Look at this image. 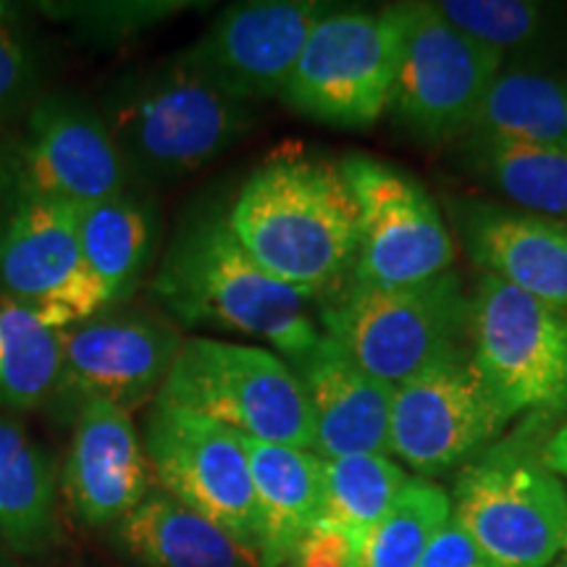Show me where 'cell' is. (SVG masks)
Masks as SVG:
<instances>
[{
  "mask_svg": "<svg viewBox=\"0 0 567 567\" xmlns=\"http://www.w3.org/2000/svg\"><path fill=\"white\" fill-rule=\"evenodd\" d=\"M145 289L179 329L258 339L289 365L321 342L318 305L255 264L234 237L229 210L216 203L184 213Z\"/></svg>",
  "mask_w": 567,
  "mask_h": 567,
  "instance_id": "1",
  "label": "cell"
},
{
  "mask_svg": "<svg viewBox=\"0 0 567 567\" xmlns=\"http://www.w3.org/2000/svg\"><path fill=\"white\" fill-rule=\"evenodd\" d=\"M229 224L255 264L316 305L352 279L360 213L339 161L302 147L271 153L234 195Z\"/></svg>",
  "mask_w": 567,
  "mask_h": 567,
  "instance_id": "2",
  "label": "cell"
},
{
  "mask_svg": "<svg viewBox=\"0 0 567 567\" xmlns=\"http://www.w3.org/2000/svg\"><path fill=\"white\" fill-rule=\"evenodd\" d=\"M97 109L134 184L151 189L231 151L255 126L260 105L229 95L172 55L118 76Z\"/></svg>",
  "mask_w": 567,
  "mask_h": 567,
  "instance_id": "3",
  "label": "cell"
},
{
  "mask_svg": "<svg viewBox=\"0 0 567 567\" xmlns=\"http://www.w3.org/2000/svg\"><path fill=\"white\" fill-rule=\"evenodd\" d=\"M557 425L523 417L455 481L452 517L496 567H549L567 547V488L544 460Z\"/></svg>",
  "mask_w": 567,
  "mask_h": 567,
  "instance_id": "4",
  "label": "cell"
},
{
  "mask_svg": "<svg viewBox=\"0 0 567 567\" xmlns=\"http://www.w3.org/2000/svg\"><path fill=\"white\" fill-rule=\"evenodd\" d=\"M318 323L363 371L400 386L471 347V295L455 268L402 287L350 281L318 305Z\"/></svg>",
  "mask_w": 567,
  "mask_h": 567,
  "instance_id": "5",
  "label": "cell"
},
{
  "mask_svg": "<svg viewBox=\"0 0 567 567\" xmlns=\"http://www.w3.org/2000/svg\"><path fill=\"white\" fill-rule=\"evenodd\" d=\"M155 402L205 415L255 442L313 452L300 375L268 347L184 339Z\"/></svg>",
  "mask_w": 567,
  "mask_h": 567,
  "instance_id": "6",
  "label": "cell"
},
{
  "mask_svg": "<svg viewBox=\"0 0 567 567\" xmlns=\"http://www.w3.org/2000/svg\"><path fill=\"white\" fill-rule=\"evenodd\" d=\"M408 32V6L331 9L305 42L279 101L297 116L368 130L389 113Z\"/></svg>",
  "mask_w": 567,
  "mask_h": 567,
  "instance_id": "7",
  "label": "cell"
},
{
  "mask_svg": "<svg viewBox=\"0 0 567 567\" xmlns=\"http://www.w3.org/2000/svg\"><path fill=\"white\" fill-rule=\"evenodd\" d=\"M471 352L509 421H565V313L492 274H481L471 289Z\"/></svg>",
  "mask_w": 567,
  "mask_h": 567,
  "instance_id": "8",
  "label": "cell"
},
{
  "mask_svg": "<svg viewBox=\"0 0 567 567\" xmlns=\"http://www.w3.org/2000/svg\"><path fill=\"white\" fill-rule=\"evenodd\" d=\"M61 373L48 410L74 421L92 400L126 410L151 408L184 344L182 329L153 305H111L59 331Z\"/></svg>",
  "mask_w": 567,
  "mask_h": 567,
  "instance_id": "9",
  "label": "cell"
},
{
  "mask_svg": "<svg viewBox=\"0 0 567 567\" xmlns=\"http://www.w3.org/2000/svg\"><path fill=\"white\" fill-rule=\"evenodd\" d=\"M0 302L32 310L55 331L111 308L82 260L80 205L13 184L0 200Z\"/></svg>",
  "mask_w": 567,
  "mask_h": 567,
  "instance_id": "10",
  "label": "cell"
},
{
  "mask_svg": "<svg viewBox=\"0 0 567 567\" xmlns=\"http://www.w3.org/2000/svg\"><path fill=\"white\" fill-rule=\"evenodd\" d=\"M161 488L258 557V505L243 436L210 417L153 402L142 434ZM258 563V559H255Z\"/></svg>",
  "mask_w": 567,
  "mask_h": 567,
  "instance_id": "11",
  "label": "cell"
},
{
  "mask_svg": "<svg viewBox=\"0 0 567 567\" xmlns=\"http://www.w3.org/2000/svg\"><path fill=\"white\" fill-rule=\"evenodd\" d=\"M502 66L499 53L460 34L431 3H410L389 113L421 145L467 137Z\"/></svg>",
  "mask_w": 567,
  "mask_h": 567,
  "instance_id": "12",
  "label": "cell"
},
{
  "mask_svg": "<svg viewBox=\"0 0 567 567\" xmlns=\"http://www.w3.org/2000/svg\"><path fill=\"white\" fill-rule=\"evenodd\" d=\"M339 166L360 213L358 264L350 281L402 287L452 271L455 234L421 182L371 155L352 153Z\"/></svg>",
  "mask_w": 567,
  "mask_h": 567,
  "instance_id": "13",
  "label": "cell"
},
{
  "mask_svg": "<svg viewBox=\"0 0 567 567\" xmlns=\"http://www.w3.org/2000/svg\"><path fill=\"white\" fill-rule=\"evenodd\" d=\"M509 423L467 347L394 386L389 444L417 478H431L471 463Z\"/></svg>",
  "mask_w": 567,
  "mask_h": 567,
  "instance_id": "14",
  "label": "cell"
},
{
  "mask_svg": "<svg viewBox=\"0 0 567 567\" xmlns=\"http://www.w3.org/2000/svg\"><path fill=\"white\" fill-rule=\"evenodd\" d=\"M13 184L48 200L92 205L137 187L97 105L45 92L9 142Z\"/></svg>",
  "mask_w": 567,
  "mask_h": 567,
  "instance_id": "15",
  "label": "cell"
},
{
  "mask_svg": "<svg viewBox=\"0 0 567 567\" xmlns=\"http://www.w3.org/2000/svg\"><path fill=\"white\" fill-rule=\"evenodd\" d=\"M334 6L321 0H252L229 6L176 55L203 80L247 103L279 101L313 27Z\"/></svg>",
  "mask_w": 567,
  "mask_h": 567,
  "instance_id": "16",
  "label": "cell"
},
{
  "mask_svg": "<svg viewBox=\"0 0 567 567\" xmlns=\"http://www.w3.org/2000/svg\"><path fill=\"white\" fill-rule=\"evenodd\" d=\"M151 492V463L132 413L92 400L71 421L63 494L84 526L113 528Z\"/></svg>",
  "mask_w": 567,
  "mask_h": 567,
  "instance_id": "17",
  "label": "cell"
},
{
  "mask_svg": "<svg viewBox=\"0 0 567 567\" xmlns=\"http://www.w3.org/2000/svg\"><path fill=\"white\" fill-rule=\"evenodd\" d=\"M450 216L484 274L567 316V224L486 200H452Z\"/></svg>",
  "mask_w": 567,
  "mask_h": 567,
  "instance_id": "18",
  "label": "cell"
},
{
  "mask_svg": "<svg viewBox=\"0 0 567 567\" xmlns=\"http://www.w3.org/2000/svg\"><path fill=\"white\" fill-rule=\"evenodd\" d=\"M310 421H313V455L321 460L352 455H389L394 386L363 371L321 331V342L295 363Z\"/></svg>",
  "mask_w": 567,
  "mask_h": 567,
  "instance_id": "19",
  "label": "cell"
},
{
  "mask_svg": "<svg viewBox=\"0 0 567 567\" xmlns=\"http://www.w3.org/2000/svg\"><path fill=\"white\" fill-rule=\"evenodd\" d=\"M243 436V434H239ZM258 505V565L284 567L323 515V460L243 436Z\"/></svg>",
  "mask_w": 567,
  "mask_h": 567,
  "instance_id": "20",
  "label": "cell"
},
{
  "mask_svg": "<svg viewBox=\"0 0 567 567\" xmlns=\"http://www.w3.org/2000/svg\"><path fill=\"white\" fill-rule=\"evenodd\" d=\"M82 260L109 305L132 302L158 264L161 213L151 189L132 187L80 208Z\"/></svg>",
  "mask_w": 567,
  "mask_h": 567,
  "instance_id": "21",
  "label": "cell"
},
{
  "mask_svg": "<svg viewBox=\"0 0 567 567\" xmlns=\"http://www.w3.org/2000/svg\"><path fill=\"white\" fill-rule=\"evenodd\" d=\"M111 536L122 557L137 567L258 565L221 528L161 486H151L145 499L111 528Z\"/></svg>",
  "mask_w": 567,
  "mask_h": 567,
  "instance_id": "22",
  "label": "cell"
},
{
  "mask_svg": "<svg viewBox=\"0 0 567 567\" xmlns=\"http://www.w3.org/2000/svg\"><path fill=\"white\" fill-rule=\"evenodd\" d=\"M59 481L19 413L0 410V549L38 555L55 538Z\"/></svg>",
  "mask_w": 567,
  "mask_h": 567,
  "instance_id": "23",
  "label": "cell"
},
{
  "mask_svg": "<svg viewBox=\"0 0 567 567\" xmlns=\"http://www.w3.org/2000/svg\"><path fill=\"white\" fill-rule=\"evenodd\" d=\"M471 134L567 153V76L502 66L488 84Z\"/></svg>",
  "mask_w": 567,
  "mask_h": 567,
  "instance_id": "24",
  "label": "cell"
},
{
  "mask_svg": "<svg viewBox=\"0 0 567 567\" xmlns=\"http://www.w3.org/2000/svg\"><path fill=\"white\" fill-rule=\"evenodd\" d=\"M465 155L473 174L507 197L513 208L567 224L565 151L471 134Z\"/></svg>",
  "mask_w": 567,
  "mask_h": 567,
  "instance_id": "25",
  "label": "cell"
},
{
  "mask_svg": "<svg viewBox=\"0 0 567 567\" xmlns=\"http://www.w3.org/2000/svg\"><path fill=\"white\" fill-rule=\"evenodd\" d=\"M59 373V331L21 305L0 302V410L24 413L48 408Z\"/></svg>",
  "mask_w": 567,
  "mask_h": 567,
  "instance_id": "26",
  "label": "cell"
},
{
  "mask_svg": "<svg viewBox=\"0 0 567 567\" xmlns=\"http://www.w3.org/2000/svg\"><path fill=\"white\" fill-rule=\"evenodd\" d=\"M452 517V496L429 478H408L394 505L352 551L350 567H417Z\"/></svg>",
  "mask_w": 567,
  "mask_h": 567,
  "instance_id": "27",
  "label": "cell"
},
{
  "mask_svg": "<svg viewBox=\"0 0 567 567\" xmlns=\"http://www.w3.org/2000/svg\"><path fill=\"white\" fill-rule=\"evenodd\" d=\"M405 484V467L396 465L389 455L323 460L321 520L342 530L352 547H358L368 530L389 513Z\"/></svg>",
  "mask_w": 567,
  "mask_h": 567,
  "instance_id": "28",
  "label": "cell"
},
{
  "mask_svg": "<svg viewBox=\"0 0 567 567\" xmlns=\"http://www.w3.org/2000/svg\"><path fill=\"white\" fill-rule=\"evenodd\" d=\"M42 17L66 24L92 45H124L163 21L193 9L187 0H51L34 6Z\"/></svg>",
  "mask_w": 567,
  "mask_h": 567,
  "instance_id": "29",
  "label": "cell"
},
{
  "mask_svg": "<svg viewBox=\"0 0 567 567\" xmlns=\"http://www.w3.org/2000/svg\"><path fill=\"white\" fill-rule=\"evenodd\" d=\"M446 24L505 59L544 32L549 9L530 0H439L431 3Z\"/></svg>",
  "mask_w": 567,
  "mask_h": 567,
  "instance_id": "30",
  "label": "cell"
},
{
  "mask_svg": "<svg viewBox=\"0 0 567 567\" xmlns=\"http://www.w3.org/2000/svg\"><path fill=\"white\" fill-rule=\"evenodd\" d=\"M45 55L19 24H0V134L24 124L45 95Z\"/></svg>",
  "mask_w": 567,
  "mask_h": 567,
  "instance_id": "31",
  "label": "cell"
},
{
  "mask_svg": "<svg viewBox=\"0 0 567 567\" xmlns=\"http://www.w3.org/2000/svg\"><path fill=\"white\" fill-rule=\"evenodd\" d=\"M417 567H496L455 517L446 520Z\"/></svg>",
  "mask_w": 567,
  "mask_h": 567,
  "instance_id": "32",
  "label": "cell"
},
{
  "mask_svg": "<svg viewBox=\"0 0 567 567\" xmlns=\"http://www.w3.org/2000/svg\"><path fill=\"white\" fill-rule=\"evenodd\" d=\"M352 542L342 530L318 520L313 530L302 538L292 557V567H350Z\"/></svg>",
  "mask_w": 567,
  "mask_h": 567,
  "instance_id": "33",
  "label": "cell"
},
{
  "mask_svg": "<svg viewBox=\"0 0 567 567\" xmlns=\"http://www.w3.org/2000/svg\"><path fill=\"white\" fill-rule=\"evenodd\" d=\"M544 460L557 476L567 478V417L551 431L547 446H544Z\"/></svg>",
  "mask_w": 567,
  "mask_h": 567,
  "instance_id": "34",
  "label": "cell"
},
{
  "mask_svg": "<svg viewBox=\"0 0 567 567\" xmlns=\"http://www.w3.org/2000/svg\"><path fill=\"white\" fill-rule=\"evenodd\" d=\"M13 187V172H11V151L9 142H0V200L9 195Z\"/></svg>",
  "mask_w": 567,
  "mask_h": 567,
  "instance_id": "35",
  "label": "cell"
},
{
  "mask_svg": "<svg viewBox=\"0 0 567 567\" xmlns=\"http://www.w3.org/2000/svg\"><path fill=\"white\" fill-rule=\"evenodd\" d=\"M19 17H21L19 6L3 3V0H0V24H19Z\"/></svg>",
  "mask_w": 567,
  "mask_h": 567,
  "instance_id": "36",
  "label": "cell"
},
{
  "mask_svg": "<svg viewBox=\"0 0 567 567\" xmlns=\"http://www.w3.org/2000/svg\"><path fill=\"white\" fill-rule=\"evenodd\" d=\"M0 567H21V565L17 563V559H13L11 551L0 549Z\"/></svg>",
  "mask_w": 567,
  "mask_h": 567,
  "instance_id": "37",
  "label": "cell"
},
{
  "mask_svg": "<svg viewBox=\"0 0 567 567\" xmlns=\"http://www.w3.org/2000/svg\"><path fill=\"white\" fill-rule=\"evenodd\" d=\"M555 567H567V547H565V551L563 555L557 557V563H555Z\"/></svg>",
  "mask_w": 567,
  "mask_h": 567,
  "instance_id": "38",
  "label": "cell"
}]
</instances>
